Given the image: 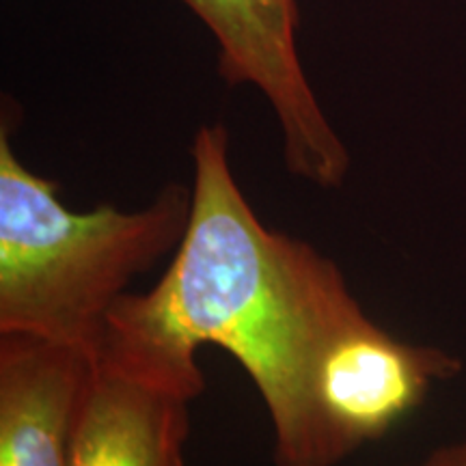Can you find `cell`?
Returning <instances> with one entry per match:
<instances>
[{"mask_svg": "<svg viewBox=\"0 0 466 466\" xmlns=\"http://www.w3.org/2000/svg\"><path fill=\"white\" fill-rule=\"evenodd\" d=\"M417 466H466V439L439 447Z\"/></svg>", "mask_w": 466, "mask_h": 466, "instance_id": "obj_7", "label": "cell"}, {"mask_svg": "<svg viewBox=\"0 0 466 466\" xmlns=\"http://www.w3.org/2000/svg\"><path fill=\"white\" fill-rule=\"evenodd\" d=\"M89 378L83 350L0 333V466H67Z\"/></svg>", "mask_w": 466, "mask_h": 466, "instance_id": "obj_6", "label": "cell"}, {"mask_svg": "<svg viewBox=\"0 0 466 466\" xmlns=\"http://www.w3.org/2000/svg\"><path fill=\"white\" fill-rule=\"evenodd\" d=\"M203 389L197 357L106 326L67 466H186L190 404Z\"/></svg>", "mask_w": 466, "mask_h": 466, "instance_id": "obj_3", "label": "cell"}, {"mask_svg": "<svg viewBox=\"0 0 466 466\" xmlns=\"http://www.w3.org/2000/svg\"><path fill=\"white\" fill-rule=\"evenodd\" d=\"M218 44V72L227 85H250L275 110L283 160L294 177L339 188L350 151L309 85L296 46V0H182Z\"/></svg>", "mask_w": 466, "mask_h": 466, "instance_id": "obj_4", "label": "cell"}, {"mask_svg": "<svg viewBox=\"0 0 466 466\" xmlns=\"http://www.w3.org/2000/svg\"><path fill=\"white\" fill-rule=\"evenodd\" d=\"M0 132V333L48 339L93 357L134 279L182 244L192 186L171 182L147 206L74 212L58 186L17 160Z\"/></svg>", "mask_w": 466, "mask_h": 466, "instance_id": "obj_2", "label": "cell"}, {"mask_svg": "<svg viewBox=\"0 0 466 466\" xmlns=\"http://www.w3.org/2000/svg\"><path fill=\"white\" fill-rule=\"evenodd\" d=\"M190 223L145 294H126L108 322L197 354L223 348L244 367L275 432L277 466H324L318 378L335 343L367 313L337 261L268 229L229 165L223 124L192 141Z\"/></svg>", "mask_w": 466, "mask_h": 466, "instance_id": "obj_1", "label": "cell"}, {"mask_svg": "<svg viewBox=\"0 0 466 466\" xmlns=\"http://www.w3.org/2000/svg\"><path fill=\"white\" fill-rule=\"evenodd\" d=\"M462 363L432 346H415L359 319L326 357L318 378L322 462L337 466L367 442L382 439L423 404L436 382Z\"/></svg>", "mask_w": 466, "mask_h": 466, "instance_id": "obj_5", "label": "cell"}]
</instances>
